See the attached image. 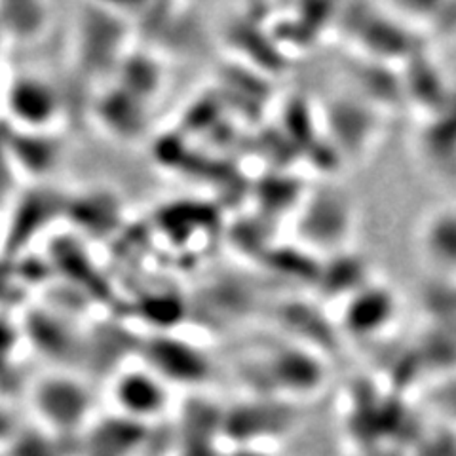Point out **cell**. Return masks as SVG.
Returning a JSON list of instances; mask_svg holds the SVG:
<instances>
[{
	"label": "cell",
	"instance_id": "5",
	"mask_svg": "<svg viewBox=\"0 0 456 456\" xmlns=\"http://www.w3.org/2000/svg\"><path fill=\"white\" fill-rule=\"evenodd\" d=\"M12 112L25 124H45L55 112V99L46 84L38 80H21L12 90Z\"/></svg>",
	"mask_w": 456,
	"mask_h": 456
},
{
	"label": "cell",
	"instance_id": "3",
	"mask_svg": "<svg viewBox=\"0 0 456 456\" xmlns=\"http://www.w3.org/2000/svg\"><path fill=\"white\" fill-rule=\"evenodd\" d=\"M346 316L354 333H365V337L382 333L384 327H388L397 316V298L382 285L380 289L365 288L360 298L348 306Z\"/></svg>",
	"mask_w": 456,
	"mask_h": 456
},
{
	"label": "cell",
	"instance_id": "6",
	"mask_svg": "<svg viewBox=\"0 0 456 456\" xmlns=\"http://www.w3.org/2000/svg\"><path fill=\"white\" fill-rule=\"evenodd\" d=\"M84 394L69 380H48L40 388V405L55 419H75L84 405Z\"/></svg>",
	"mask_w": 456,
	"mask_h": 456
},
{
	"label": "cell",
	"instance_id": "1",
	"mask_svg": "<svg viewBox=\"0 0 456 456\" xmlns=\"http://www.w3.org/2000/svg\"><path fill=\"white\" fill-rule=\"evenodd\" d=\"M419 255L428 273L444 281H456V208H439L424 217Z\"/></svg>",
	"mask_w": 456,
	"mask_h": 456
},
{
	"label": "cell",
	"instance_id": "4",
	"mask_svg": "<svg viewBox=\"0 0 456 456\" xmlns=\"http://www.w3.org/2000/svg\"><path fill=\"white\" fill-rule=\"evenodd\" d=\"M117 399L120 407L135 415H151L162 409L166 395L162 382L145 370L124 373L117 382Z\"/></svg>",
	"mask_w": 456,
	"mask_h": 456
},
{
	"label": "cell",
	"instance_id": "2",
	"mask_svg": "<svg viewBox=\"0 0 456 456\" xmlns=\"http://www.w3.org/2000/svg\"><path fill=\"white\" fill-rule=\"evenodd\" d=\"M149 360L160 373L179 380L200 379L208 370V363L202 354L187 345V342L169 337L151 342Z\"/></svg>",
	"mask_w": 456,
	"mask_h": 456
}]
</instances>
